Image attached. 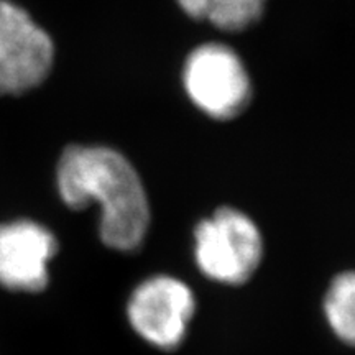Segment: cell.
I'll use <instances>...</instances> for the list:
<instances>
[{"label": "cell", "instance_id": "6da1fadb", "mask_svg": "<svg viewBox=\"0 0 355 355\" xmlns=\"http://www.w3.org/2000/svg\"><path fill=\"white\" fill-rule=\"evenodd\" d=\"M58 191L71 209L91 202L101 207V239L121 252L145 241L150 206L139 173L125 157L107 146L73 145L58 163Z\"/></svg>", "mask_w": 355, "mask_h": 355}, {"label": "cell", "instance_id": "7a4b0ae2", "mask_svg": "<svg viewBox=\"0 0 355 355\" xmlns=\"http://www.w3.org/2000/svg\"><path fill=\"white\" fill-rule=\"evenodd\" d=\"M194 255L207 278L225 285H242L259 268L263 239L250 217L232 207H220L198 224Z\"/></svg>", "mask_w": 355, "mask_h": 355}, {"label": "cell", "instance_id": "3957f363", "mask_svg": "<svg viewBox=\"0 0 355 355\" xmlns=\"http://www.w3.org/2000/svg\"><path fill=\"white\" fill-rule=\"evenodd\" d=\"M183 83L191 101L217 121L241 115L252 99V84L237 53L224 44H204L188 56Z\"/></svg>", "mask_w": 355, "mask_h": 355}, {"label": "cell", "instance_id": "277c9868", "mask_svg": "<svg viewBox=\"0 0 355 355\" xmlns=\"http://www.w3.org/2000/svg\"><path fill=\"white\" fill-rule=\"evenodd\" d=\"M55 46L30 13L8 0H0V97L20 96L48 78Z\"/></svg>", "mask_w": 355, "mask_h": 355}, {"label": "cell", "instance_id": "5b68a950", "mask_svg": "<svg viewBox=\"0 0 355 355\" xmlns=\"http://www.w3.org/2000/svg\"><path fill=\"white\" fill-rule=\"evenodd\" d=\"M196 311L193 291L181 279L157 275L132 293L127 316L141 339L163 350H173L184 340Z\"/></svg>", "mask_w": 355, "mask_h": 355}, {"label": "cell", "instance_id": "8992f818", "mask_svg": "<svg viewBox=\"0 0 355 355\" xmlns=\"http://www.w3.org/2000/svg\"><path fill=\"white\" fill-rule=\"evenodd\" d=\"M58 252L56 237L38 222L0 224V286L37 293L46 288L48 263Z\"/></svg>", "mask_w": 355, "mask_h": 355}, {"label": "cell", "instance_id": "52a82bcc", "mask_svg": "<svg viewBox=\"0 0 355 355\" xmlns=\"http://www.w3.org/2000/svg\"><path fill=\"white\" fill-rule=\"evenodd\" d=\"M196 20L211 21L224 32H242L260 20L266 0H178Z\"/></svg>", "mask_w": 355, "mask_h": 355}, {"label": "cell", "instance_id": "ba28073f", "mask_svg": "<svg viewBox=\"0 0 355 355\" xmlns=\"http://www.w3.org/2000/svg\"><path fill=\"white\" fill-rule=\"evenodd\" d=\"M327 322L344 343L355 339V277L352 272L337 275L324 300Z\"/></svg>", "mask_w": 355, "mask_h": 355}]
</instances>
